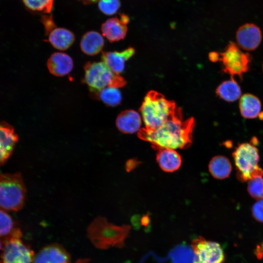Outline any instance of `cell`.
I'll return each mask as SVG.
<instances>
[{
	"instance_id": "cell-18",
	"label": "cell",
	"mask_w": 263,
	"mask_h": 263,
	"mask_svg": "<svg viewBox=\"0 0 263 263\" xmlns=\"http://www.w3.org/2000/svg\"><path fill=\"white\" fill-rule=\"evenodd\" d=\"M158 150L156 160L163 170L171 172L179 169L182 164V159L175 150L161 149Z\"/></svg>"
},
{
	"instance_id": "cell-19",
	"label": "cell",
	"mask_w": 263,
	"mask_h": 263,
	"mask_svg": "<svg viewBox=\"0 0 263 263\" xmlns=\"http://www.w3.org/2000/svg\"><path fill=\"white\" fill-rule=\"evenodd\" d=\"M104 45L103 36L98 32L91 31L82 36L80 47L81 51L88 56H93L99 54Z\"/></svg>"
},
{
	"instance_id": "cell-32",
	"label": "cell",
	"mask_w": 263,
	"mask_h": 263,
	"mask_svg": "<svg viewBox=\"0 0 263 263\" xmlns=\"http://www.w3.org/2000/svg\"><path fill=\"white\" fill-rule=\"evenodd\" d=\"M84 4H90L94 2H96L99 0H79Z\"/></svg>"
},
{
	"instance_id": "cell-11",
	"label": "cell",
	"mask_w": 263,
	"mask_h": 263,
	"mask_svg": "<svg viewBox=\"0 0 263 263\" xmlns=\"http://www.w3.org/2000/svg\"><path fill=\"white\" fill-rule=\"evenodd\" d=\"M129 17L122 13L119 16L108 19L102 23L101 30L102 35L110 42L123 39L127 32Z\"/></svg>"
},
{
	"instance_id": "cell-26",
	"label": "cell",
	"mask_w": 263,
	"mask_h": 263,
	"mask_svg": "<svg viewBox=\"0 0 263 263\" xmlns=\"http://www.w3.org/2000/svg\"><path fill=\"white\" fill-rule=\"evenodd\" d=\"M257 176L248 181L247 190L251 197L256 200L263 199V178Z\"/></svg>"
},
{
	"instance_id": "cell-9",
	"label": "cell",
	"mask_w": 263,
	"mask_h": 263,
	"mask_svg": "<svg viewBox=\"0 0 263 263\" xmlns=\"http://www.w3.org/2000/svg\"><path fill=\"white\" fill-rule=\"evenodd\" d=\"M0 263H32L34 253L20 238H13L3 243Z\"/></svg>"
},
{
	"instance_id": "cell-13",
	"label": "cell",
	"mask_w": 263,
	"mask_h": 263,
	"mask_svg": "<svg viewBox=\"0 0 263 263\" xmlns=\"http://www.w3.org/2000/svg\"><path fill=\"white\" fill-rule=\"evenodd\" d=\"M70 256L64 247L51 244L42 248L34 256L32 263H70Z\"/></svg>"
},
{
	"instance_id": "cell-30",
	"label": "cell",
	"mask_w": 263,
	"mask_h": 263,
	"mask_svg": "<svg viewBox=\"0 0 263 263\" xmlns=\"http://www.w3.org/2000/svg\"><path fill=\"white\" fill-rule=\"evenodd\" d=\"M255 254L258 259L263 258V242L256 246Z\"/></svg>"
},
{
	"instance_id": "cell-3",
	"label": "cell",
	"mask_w": 263,
	"mask_h": 263,
	"mask_svg": "<svg viewBox=\"0 0 263 263\" xmlns=\"http://www.w3.org/2000/svg\"><path fill=\"white\" fill-rule=\"evenodd\" d=\"M178 112L173 102L155 92L147 94L140 108V115L147 129L158 128Z\"/></svg>"
},
{
	"instance_id": "cell-25",
	"label": "cell",
	"mask_w": 263,
	"mask_h": 263,
	"mask_svg": "<svg viewBox=\"0 0 263 263\" xmlns=\"http://www.w3.org/2000/svg\"><path fill=\"white\" fill-rule=\"evenodd\" d=\"M29 10L35 12L50 13L52 9L54 0H22Z\"/></svg>"
},
{
	"instance_id": "cell-2",
	"label": "cell",
	"mask_w": 263,
	"mask_h": 263,
	"mask_svg": "<svg viewBox=\"0 0 263 263\" xmlns=\"http://www.w3.org/2000/svg\"><path fill=\"white\" fill-rule=\"evenodd\" d=\"M130 230L129 225H115L105 217L98 216L89 225L87 235L96 248L106 249L111 247H122Z\"/></svg>"
},
{
	"instance_id": "cell-1",
	"label": "cell",
	"mask_w": 263,
	"mask_h": 263,
	"mask_svg": "<svg viewBox=\"0 0 263 263\" xmlns=\"http://www.w3.org/2000/svg\"><path fill=\"white\" fill-rule=\"evenodd\" d=\"M193 119L183 120L180 111L155 129H141L138 137L150 142L154 149H186L192 142Z\"/></svg>"
},
{
	"instance_id": "cell-4",
	"label": "cell",
	"mask_w": 263,
	"mask_h": 263,
	"mask_svg": "<svg viewBox=\"0 0 263 263\" xmlns=\"http://www.w3.org/2000/svg\"><path fill=\"white\" fill-rule=\"evenodd\" d=\"M258 143L256 138H252L248 143L238 144L232 152L237 170L236 177L241 182L263 176V169L258 165L260 156L256 147Z\"/></svg>"
},
{
	"instance_id": "cell-33",
	"label": "cell",
	"mask_w": 263,
	"mask_h": 263,
	"mask_svg": "<svg viewBox=\"0 0 263 263\" xmlns=\"http://www.w3.org/2000/svg\"><path fill=\"white\" fill-rule=\"evenodd\" d=\"M89 260L87 259H79L76 263H89Z\"/></svg>"
},
{
	"instance_id": "cell-29",
	"label": "cell",
	"mask_w": 263,
	"mask_h": 263,
	"mask_svg": "<svg viewBox=\"0 0 263 263\" xmlns=\"http://www.w3.org/2000/svg\"><path fill=\"white\" fill-rule=\"evenodd\" d=\"M41 21L44 25L46 35H48L52 30L56 27L52 15L42 16Z\"/></svg>"
},
{
	"instance_id": "cell-6",
	"label": "cell",
	"mask_w": 263,
	"mask_h": 263,
	"mask_svg": "<svg viewBox=\"0 0 263 263\" xmlns=\"http://www.w3.org/2000/svg\"><path fill=\"white\" fill-rule=\"evenodd\" d=\"M84 72L83 82L95 96L107 87L120 88L126 84L122 77L113 72L103 61L87 62Z\"/></svg>"
},
{
	"instance_id": "cell-17",
	"label": "cell",
	"mask_w": 263,
	"mask_h": 263,
	"mask_svg": "<svg viewBox=\"0 0 263 263\" xmlns=\"http://www.w3.org/2000/svg\"><path fill=\"white\" fill-rule=\"evenodd\" d=\"M48 42L56 49L64 51L69 48L75 40L74 33L64 28L56 27L48 35Z\"/></svg>"
},
{
	"instance_id": "cell-7",
	"label": "cell",
	"mask_w": 263,
	"mask_h": 263,
	"mask_svg": "<svg viewBox=\"0 0 263 263\" xmlns=\"http://www.w3.org/2000/svg\"><path fill=\"white\" fill-rule=\"evenodd\" d=\"M219 60L222 63L225 73L232 77L237 75L242 80L243 74L249 70L251 56L249 53L243 52L236 43L230 41L220 54Z\"/></svg>"
},
{
	"instance_id": "cell-23",
	"label": "cell",
	"mask_w": 263,
	"mask_h": 263,
	"mask_svg": "<svg viewBox=\"0 0 263 263\" xmlns=\"http://www.w3.org/2000/svg\"><path fill=\"white\" fill-rule=\"evenodd\" d=\"M216 94L221 99L229 102H232L239 99L242 91L239 84L231 77L229 80L222 82L216 89Z\"/></svg>"
},
{
	"instance_id": "cell-16",
	"label": "cell",
	"mask_w": 263,
	"mask_h": 263,
	"mask_svg": "<svg viewBox=\"0 0 263 263\" xmlns=\"http://www.w3.org/2000/svg\"><path fill=\"white\" fill-rule=\"evenodd\" d=\"M134 53L132 48H128L121 52H102L101 60L113 72L119 75L124 70L125 62Z\"/></svg>"
},
{
	"instance_id": "cell-22",
	"label": "cell",
	"mask_w": 263,
	"mask_h": 263,
	"mask_svg": "<svg viewBox=\"0 0 263 263\" xmlns=\"http://www.w3.org/2000/svg\"><path fill=\"white\" fill-rule=\"evenodd\" d=\"M208 170L212 176L217 179L227 178L232 170L230 160L223 155H216L212 157L208 164Z\"/></svg>"
},
{
	"instance_id": "cell-31",
	"label": "cell",
	"mask_w": 263,
	"mask_h": 263,
	"mask_svg": "<svg viewBox=\"0 0 263 263\" xmlns=\"http://www.w3.org/2000/svg\"><path fill=\"white\" fill-rule=\"evenodd\" d=\"M210 58L212 61H217L219 59V55L217 53H212L210 55Z\"/></svg>"
},
{
	"instance_id": "cell-28",
	"label": "cell",
	"mask_w": 263,
	"mask_h": 263,
	"mask_svg": "<svg viewBox=\"0 0 263 263\" xmlns=\"http://www.w3.org/2000/svg\"><path fill=\"white\" fill-rule=\"evenodd\" d=\"M252 215L257 221L263 223V199L259 200L253 205Z\"/></svg>"
},
{
	"instance_id": "cell-8",
	"label": "cell",
	"mask_w": 263,
	"mask_h": 263,
	"mask_svg": "<svg viewBox=\"0 0 263 263\" xmlns=\"http://www.w3.org/2000/svg\"><path fill=\"white\" fill-rule=\"evenodd\" d=\"M191 247L193 254V263H224V250L217 242L199 236L192 241Z\"/></svg>"
},
{
	"instance_id": "cell-24",
	"label": "cell",
	"mask_w": 263,
	"mask_h": 263,
	"mask_svg": "<svg viewBox=\"0 0 263 263\" xmlns=\"http://www.w3.org/2000/svg\"><path fill=\"white\" fill-rule=\"evenodd\" d=\"M96 97L108 107H114L121 102L122 95L118 88L107 87L100 90Z\"/></svg>"
},
{
	"instance_id": "cell-27",
	"label": "cell",
	"mask_w": 263,
	"mask_h": 263,
	"mask_svg": "<svg viewBox=\"0 0 263 263\" xmlns=\"http://www.w3.org/2000/svg\"><path fill=\"white\" fill-rule=\"evenodd\" d=\"M98 6L104 14L112 15L116 13L120 6L119 0H99Z\"/></svg>"
},
{
	"instance_id": "cell-10",
	"label": "cell",
	"mask_w": 263,
	"mask_h": 263,
	"mask_svg": "<svg viewBox=\"0 0 263 263\" xmlns=\"http://www.w3.org/2000/svg\"><path fill=\"white\" fill-rule=\"evenodd\" d=\"M262 38L260 28L253 23H245L242 25L236 34V44L240 48L248 51L257 49Z\"/></svg>"
},
{
	"instance_id": "cell-20",
	"label": "cell",
	"mask_w": 263,
	"mask_h": 263,
	"mask_svg": "<svg viewBox=\"0 0 263 263\" xmlns=\"http://www.w3.org/2000/svg\"><path fill=\"white\" fill-rule=\"evenodd\" d=\"M239 107L241 115L246 119L257 117L261 113L262 104L259 98L256 95L246 93L241 95Z\"/></svg>"
},
{
	"instance_id": "cell-14",
	"label": "cell",
	"mask_w": 263,
	"mask_h": 263,
	"mask_svg": "<svg viewBox=\"0 0 263 263\" xmlns=\"http://www.w3.org/2000/svg\"><path fill=\"white\" fill-rule=\"evenodd\" d=\"M49 72L56 76H64L73 70L74 62L68 54L62 52L52 54L47 62Z\"/></svg>"
},
{
	"instance_id": "cell-34",
	"label": "cell",
	"mask_w": 263,
	"mask_h": 263,
	"mask_svg": "<svg viewBox=\"0 0 263 263\" xmlns=\"http://www.w3.org/2000/svg\"><path fill=\"white\" fill-rule=\"evenodd\" d=\"M3 245V242L0 239V250L2 249Z\"/></svg>"
},
{
	"instance_id": "cell-12",
	"label": "cell",
	"mask_w": 263,
	"mask_h": 263,
	"mask_svg": "<svg viewBox=\"0 0 263 263\" xmlns=\"http://www.w3.org/2000/svg\"><path fill=\"white\" fill-rule=\"evenodd\" d=\"M18 141L14 127L6 122H0V166L10 158Z\"/></svg>"
},
{
	"instance_id": "cell-15",
	"label": "cell",
	"mask_w": 263,
	"mask_h": 263,
	"mask_svg": "<svg viewBox=\"0 0 263 263\" xmlns=\"http://www.w3.org/2000/svg\"><path fill=\"white\" fill-rule=\"evenodd\" d=\"M142 124L141 115L132 110L120 113L116 117L115 124L118 130L122 133L132 134L138 132Z\"/></svg>"
},
{
	"instance_id": "cell-5",
	"label": "cell",
	"mask_w": 263,
	"mask_h": 263,
	"mask_svg": "<svg viewBox=\"0 0 263 263\" xmlns=\"http://www.w3.org/2000/svg\"><path fill=\"white\" fill-rule=\"evenodd\" d=\"M26 188L19 172L0 174V209L18 211L25 203Z\"/></svg>"
},
{
	"instance_id": "cell-21",
	"label": "cell",
	"mask_w": 263,
	"mask_h": 263,
	"mask_svg": "<svg viewBox=\"0 0 263 263\" xmlns=\"http://www.w3.org/2000/svg\"><path fill=\"white\" fill-rule=\"evenodd\" d=\"M22 237L17 222L5 211L0 209V239L4 242L11 238Z\"/></svg>"
}]
</instances>
